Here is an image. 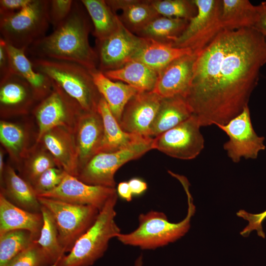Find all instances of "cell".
Listing matches in <instances>:
<instances>
[{
	"mask_svg": "<svg viewBox=\"0 0 266 266\" xmlns=\"http://www.w3.org/2000/svg\"><path fill=\"white\" fill-rule=\"evenodd\" d=\"M72 0H49L48 16L50 24L54 29L69 15L73 4Z\"/></svg>",
	"mask_w": 266,
	"mask_h": 266,
	"instance_id": "obj_39",
	"label": "cell"
},
{
	"mask_svg": "<svg viewBox=\"0 0 266 266\" xmlns=\"http://www.w3.org/2000/svg\"><path fill=\"white\" fill-rule=\"evenodd\" d=\"M0 183V193L10 202L31 212H41V205L33 186L16 173L11 164L5 165Z\"/></svg>",
	"mask_w": 266,
	"mask_h": 266,
	"instance_id": "obj_21",
	"label": "cell"
},
{
	"mask_svg": "<svg viewBox=\"0 0 266 266\" xmlns=\"http://www.w3.org/2000/svg\"><path fill=\"white\" fill-rule=\"evenodd\" d=\"M34 133L30 123L0 120L1 145L8 154L11 165L15 169L36 143L37 134Z\"/></svg>",
	"mask_w": 266,
	"mask_h": 266,
	"instance_id": "obj_19",
	"label": "cell"
},
{
	"mask_svg": "<svg viewBox=\"0 0 266 266\" xmlns=\"http://www.w3.org/2000/svg\"><path fill=\"white\" fill-rule=\"evenodd\" d=\"M145 39L143 46L132 61L141 62L158 73L175 60L193 53L189 48L175 47L170 44Z\"/></svg>",
	"mask_w": 266,
	"mask_h": 266,
	"instance_id": "obj_28",
	"label": "cell"
},
{
	"mask_svg": "<svg viewBox=\"0 0 266 266\" xmlns=\"http://www.w3.org/2000/svg\"><path fill=\"white\" fill-rule=\"evenodd\" d=\"M98 42L99 69L104 72L119 68L131 61L143 46L145 39L129 31L120 20L112 34Z\"/></svg>",
	"mask_w": 266,
	"mask_h": 266,
	"instance_id": "obj_13",
	"label": "cell"
},
{
	"mask_svg": "<svg viewBox=\"0 0 266 266\" xmlns=\"http://www.w3.org/2000/svg\"><path fill=\"white\" fill-rule=\"evenodd\" d=\"M32 0H0V17L16 13L27 6Z\"/></svg>",
	"mask_w": 266,
	"mask_h": 266,
	"instance_id": "obj_41",
	"label": "cell"
},
{
	"mask_svg": "<svg viewBox=\"0 0 266 266\" xmlns=\"http://www.w3.org/2000/svg\"><path fill=\"white\" fill-rule=\"evenodd\" d=\"M116 191L118 196L124 200L130 202L132 200L133 195L128 182H120L117 185Z\"/></svg>",
	"mask_w": 266,
	"mask_h": 266,
	"instance_id": "obj_44",
	"label": "cell"
},
{
	"mask_svg": "<svg viewBox=\"0 0 266 266\" xmlns=\"http://www.w3.org/2000/svg\"><path fill=\"white\" fill-rule=\"evenodd\" d=\"M38 101L30 85L12 72L0 79V115L3 119L31 114Z\"/></svg>",
	"mask_w": 266,
	"mask_h": 266,
	"instance_id": "obj_15",
	"label": "cell"
},
{
	"mask_svg": "<svg viewBox=\"0 0 266 266\" xmlns=\"http://www.w3.org/2000/svg\"><path fill=\"white\" fill-rule=\"evenodd\" d=\"M162 98L153 92H138L128 102L119 124L125 132L150 136Z\"/></svg>",
	"mask_w": 266,
	"mask_h": 266,
	"instance_id": "obj_16",
	"label": "cell"
},
{
	"mask_svg": "<svg viewBox=\"0 0 266 266\" xmlns=\"http://www.w3.org/2000/svg\"><path fill=\"white\" fill-rule=\"evenodd\" d=\"M48 261L34 241L26 250L10 261L6 266H48Z\"/></svg>",
	"mask_w": 266,
	"mask_h": 266,
	"instance_id": "obj_37",
	"label": "cell"
},
{
	"mask_svg": "<svg viewBox=\"0 0 266 266\" xmlns=\"http://www.w3.org/2000/svg\"><path fill=\"white\" fill-rule=\"evenodd\" d=\"M6 43L11 71L22 77L30 85L39 102L51 92L52 81L35 70L31 60L27 56L26 50Z\"/></svg>",
	"mask_w": 266,
	"mask_h": 266,
	"instance_id": "obj_23",
	"label": "cell"
},
{
	"mask_svg": "<svg viewBox=\"0 0 266 266\" xmlns=\"http://www.w3.org/2000/svg\"><path fill=\"white\" fill-rule=\"evenodd\" d=\"M37 197L41 205L49 211L55 221L65 253L69 252L76 241L93 224L100 211L92 205Z\"/></svg>",
	"mask_w": 266,
	"mask_h": 266,
	"instance_id": "obj_7",
	"label": "cell"
},
{
	"mask_svg": "<svg viewBox=\"0 0 266 266\" xmlns=\"http://www.w3.org/2000/svg\"><path fill=\"white\" fill-rule=\"evenodd\" d=\"M35 70L47 76L75 100L85 112L98 110L101 96L86 67L75 63L31 58Z\"/></svg>",
	"mask_w": 266,
	"mask_h": 266,
	"instance_id": "obj_5",
	"label": "cell"
},
{
	"mask_svg": "<svg viewBox=\"0 0 266 266\" xmlns=\"http://www.w3.org/2000/svg\"><path fill=\"white\" fill-rule=\"evenodd\" d=\"M106 2L115 12L121 10L119 17L129 31L136 34L147 24L161 16L154 8L151 0H106Z\"/></svg>",
	"mask_w": 266,
	"mask_h": 266,
	"instance_id": "obj_25",
	"label": "cell"
},
{
	"mask_svg": "<svg viewBox=\"0 0 266 266\" xmlns=\"http://www.w3.org/2000/svg\"><path fill=\"white\" fill-rule=\"evenodd\" d=\"M58 260V261H59ZM58 261L57 262H56V263H55L54 264H52L51 265H49L48 266H57V264H58Z\"/></svg>",
	"mask_w": 266,
	"mask_h": 266,
	"instance_id": "obj_49",
	"label": "cell"
},
{
	"mask_svg": "<svg viewBox=\"0 0 266 266\" xmlns=\"http://www.w3.org/2000/svg\"><path fill=\"white\" fill-rule=\"evenodd\" d=\"M143 266V257L142 255H140L135 260L134 266Z\"/></svg>",
	"mask_w": 266,
	"mask_h": 266,
	"instance_id": "obj_48",
	"label": "cell"
},
{
	"mask_svg": "<svg viewBox=\"0 0 266 266\" xmlns=\"http://www.w3.org/2000/svg\"><path fill=\"white\" fill-rule=\"evenodd\" d=\"M128 182L133 196H140L147 189V183L139 178H132Z\"/></svg>",
	"mask_w": 266,
	"mask_h": 266,
	"instance_id": "obj_43",
	"label": "cell"
},
{
	"mask_svg": "<svg viewBox=\"0 0 266 266\" xmlns=\"http://www.w3.org/2000/svg\"><path fill=\"white\" fill-rule=\"evenodd\" d=\"M103 72L110 79L124 82L139 92L152 91L158 75L144 64L133 60L119 68Z\"/></svg>",
	"mask_w": 266,
	"mask_h": 266,
	"instance_id": "obj_30",
	"label": "cell"
},
{
	"mask_svg": "<svg viewBox=\"0 0 266 266\" xmlns=\"http://www.w3.org/2000/svg\"><path fill=\"white\" fill-rule=\"evenodd\" d=\"M236 215L248 222L247 226L240 233L241 235L247 237L252 231L256 230L259 236L265 237L262 224L266 218V210L259 214H252L244 210H240Z\"/></svg>",
	"mask_w": 266,
	"mask_h": 266,
	"instance_id": "obj_40",
	"label": "cell"
},
{
	"mask_svg": "<svg viewBox=\"0 0 266 266\" xmlns=\"http://www.w3.org/2000/svg\"><path fill=\"white\" fill-rule=\"evenodd\" d=\"M41 213H33L14 205L0 193V236L17 230L30 232L36 240L43 225Z\"/></svg>",
	"mask_w": 266,
	"mask_h": 266,
	"instance_id": "obj_22",
	"label": "cell"
},
{
	"mask_svg": "<svg viewBox=\"0 0 266 266\" xmlns=\"http://www.w3.org/2000/svg\"><path fill=\"white\" fill-rule=\"evenodd\" d=\"M193 115L190 106L183 97L162 99L151 127L150 136L152 138L157 136L186 121Z\"/></svg>",
	"mask_w": 266,
	"mask_h": 266,
	"instance_id": "obj_26",
	"label": "cell"
},
{
	"mask_svg": "<svg viewBox=\"0 0 266 266\" xmlns=\"http://www.w3.org/2000/svg\"><path fill=\"white\" fill-rule=\"evenodd\" d=\"M198 118L191 117L153 138L152 148L176 159L192 160L203 150L204 139Z\"/></svg>",
	"mask_w": 266,
	"mask_h": 266,
	"instance_id": "obj_11",
	"label": "cell"
},
{
	"mask_svg": "<svg viewBox=\"0 0 266 266\" xmlns=\"http://www.w3.org/2000/svg\"><path fill=\"white\" fill-rule=\"evenodd\" d=\"M5 150L3 148L0 149V179L2 177L5 168V165L4 162V156Z\"/></svg>",
	"mask_w": 266,
	"mask_h": 266,
	"instance_id": "obj_46",
	"label": "cell"
},
{
	"mask_svg": "<svg viewBox=\"0 0 266 266\" xmlns=\"http://www.w3.org/2000/svg\"><path fill=\"white\" fill-rule=\"evenodd\" d=\"M94 25L93 34L98 41L112 34L120 22L119 16L104 0H81Z\"/></svg>",
	"mask_w": 266,
	"mask_h": 266,
	"instance_id": "obj_31",
	"label": "cell"
},
{
	"mask_svg": "<svg viewBox=\"0 0 266 266\" xmlns=\"http://www.w3.org/2000/svg\"><path fill=\"white\" fill-rule=\"evenodd\" d=\"M35 241L29 231L17 230L0 236V266H6Z\"/></svg>",
	"mask_w": 266,
	"mask_h": 266,
	"instance_id": "obj_35",
	"label": "cell"
},
{
	"mask_svg": "<svg viewBox=\"0 0 266 266\" xmlns=\"http://www.w3.org/2000/svg\"><path fill=\"white\" fill-rule=\"evenodd\" d=\"M253 28L266 38V13L260 14Z\"/></svg>",
	"mask_w": 266,
	"mask_h": 266,
	"instance_id": "obj_45",
	"label": "cell"
},
{
	"mask_svg": "<svg viewBox=\"0 0 266 266\" xmlns=\"http://www.w3.org/2000/svg\"><path fill=\"white\" fill-rule=\"evenodd\" d=\"M90 71L98 91L119 123L127 103L138 91L126 83L110 79L99 69Z\"/></svg>",
	"mask_w": 266,
	"mask_h": 266,
	"instance_id": "obj_24",
	"label": "cell"
},
{
	"mask_svg": "<svg viewBox=\"0 0 266 266\" xmlns=\"http://www.w3.org/2000/svg\"><path fill=\"white\" fill-rule=\"evenodd\" d=\"M266 63V38L254 28L223 29L197 55L184 98L201 127L224 125L248 106Z\"/></svg>",
	"mask_w": 266,
	"mask_h": 266,
	"instance_id": "obj_1",
	"label": "cell"
},
{
	"mask_svg": "<svg viewBox=\"0 0 266 266\" xmlns=\"http://www.w3.org/2000/svg\"><path fill=\"white\" fill-rule=\"evenodd\" d=\"M181 182L186 192L188 203L187 214L183 220L171 223L164 213L151 210L140 214L137 228L128 233H121L117 236V239L126 245L151 250L166 246L185 235L190 229L191 219L195 214L196 207L189 191L187 179H183Z\"/></svg>",
	"mask_w": 266,
	"mask_h": 266,
	"instance_id": "obj_3",
	"label": "cell"
},
{
	"mask_svg": "<svg viewBox=\"0 0 266 266\" xmlns=\"http://www.w3.org/2000/svg\"><path fill=\"white\" fill-rule=\"evenodd\" d=\"M189 21L160 16L135 34L143 38L171 45L186 29Z\"/></svg>",
	"mask_w": 266,
	"mask_h": 266,
	"instance_id": "obj_32",
	"label": "cell"
},
{
	"mask_svg": "<svg viewBox=\"0 0 266 266\" xmlns=\"http://www.w3.org/2000/svg\"><path fill=\"white\" fill-rule=\"evenodd\" d=\"M89 17L81 0H74L67 17L50 34L29 47L26 54L31 58L71 62L89 70L97 69V53L89 41Z\"/></svg>",
	"mask_w": 266,
	"mask_h": 266,
	"instance_id": "obj_2",
	"label": "cell"
},
{
	"mask_svg": "<svg viewBox=\"0 0 266 266\" xmlns=\"http://www.w3.org/2000/svg\"><path fill=\"white\" fill-rule=\"evenodd\" d=\"M83 111L77 102L52 81L51 92L37 103L31 113L37 125L36 142L47 132L56 127H64L73 132Z\"/></svg>",
	"mask_w": 266,
	"mask_h": 266,
	"instance_id": "obj_9",
	"label": "cell"
},
{
	"mask_svg": "<svg viewBox=\"0 0 266 266\" xmlns=\"http://www.w3.org/2000/svg\"><path fill=\"white\" fill-rule=\"evenodd\" d=\"M152 4L161 16L190 20L197 13L193 0H154Z\"/></svg>",
	"mask_w": 266,
	"mask_h": 266,
	"instance_id": "obj_36",
	"label": "cell"
},
{
	"mask_svg": "<svg viewBox=\"0 0 266 266\" xmlns=\"http://www.w3.org/2000/svg\"><path fill=\"white\" fill-rule=\"evenodd\" d=\"M9 58L6 47V43L0 38V79L10 73Z\"/></svg>",
	"mask_w": 266,
	"mask_h": 266,
	"instance_id": "obj_42",
	"label": "cell"
},
{
	"mask_svg": "<svg viewBox=\"0 0 266 266\" xmlns=\"http://www.w3.org/2000/svg\"><path fill=\"white\" fill-rule=\"evenodd\" d=\"M117 194L111 197L93 224L75 242L67 255L58 261L57 266H91L102 257L110 240L121 233L115 221Z\"/></svg>",
	"mask_w": 266,
	"mask_h": 266,
	"instance_id": "obj_4",
	"label": "cell"
},
{
	"mask_svg": "<svg viewBox=\"0 0 266 266\" xmlns=\"http://www.w3.org/2000/svg\"><path fill=\"white\" fill-rule=\"evenodd\" d=\"M153 140L152 137H145L118 151L98 153L86 163L76 177L89 185L115 188L114 175L118 169L153 149Z\"/></svg>",
	"mask_w": 266,
	"mask_h": 266,
	"instance_id": "obj_8",
	"label": "cell"
},
{
	"mask_svg": "<svg viewBox=\"0 0 266 266\" xmlns=\"http://www.w3.org/2000/svg\"><path fill=\"white\" fill-rule=\"evenodd\" d=\"M197 13L171 45L189 48L198 54L223 30L220 23L222 0H193Z\"/></svg>",
	"mask_w": 266,
	"mask_h": 266,
	"instance_id": "obj_10",
	"label": "cell"
},
{
	"mask_svg": "<svg viewBox=\"0 0 266 266\" xmlns=\"http://www.w3.org/2000/svg\"><path fill=\"white\" fill-rule=\"evenodd\" d=\"M38 142L51 154L57 167L77 177V151L73 131L64 127H56L44 133Z\"/></svg>",
	"mask_w": 266,
	"mask_h": 266,
	"instance_id": "obj_20",
	"label": "cell"
},
{
	"mask_svg": "<svg viewBox=\"0 0 266 266\" xmlns=\"http://www.w3.org/2000/svg\"><path fill=\"white\" fill-rule=\"evenodd\" d=\"M66 172L57 166L51 167L42 173L33 187L37 196L49 192L62 182Z\"/></svg>",
	"mask_w": 266,
	"mask_h": 266,
	"instance_id": "obj_38",
	"label": "cell"
},
{
	"mask_svg": "<svg viewBox=\"0 0 266 266\" xmlns=\"http://www.w3.org/2000/svg\"><path fill=\"white\" fill-rule=\"evenodd\" d=\"M116 194L115 188L89 185L66 172L56 188L38 197L76 204L92 205L100 211L107 200Z\"/></svg>",
	"mask_w": 266,
	"mask_h": 266,
	"instance_id": "obj_14",
	"label": "cell"
},
{
	"mask_svg": "<svg viewBox=\"0 0 266 266\" xmlns=\"http://www.w3.org/2000/svg\"><path fill=\"white\" fill-rule=\"evenodd\" d=\"M57 166L48 151L36 142L29 151L17 168L19 175L32 186L39 176L47 169Z\"/></svg>",
	"mask_w": 266,
	"mask_h": 266,
	"instance_id": "obj_33",
	"label": "cell"
},
{
	"mask_svg": "<svg viewBox=\"0 0 266 266\" xmlns=\"http://www.w3.org/2000/svg\"><path fill=\"white\" fill-rule=\"evenodd\" d=\"M260 14L266 13V1L258 5Z\"/></svg>",
	"mask_w": 266,
	"mask_h": 266,
	"instance_id": "obj_47",
	"label": "cell"
},
{
	"mask_svg": "<svg viewBox=\"0 0 266 266\" xmlns=\"http://www.w3.org/2000/svg\"><path fill=\"white\" fill-rule=\"evenodd\" d=\"M197 55L193 53L180 57L159 72L152 92L162 99L179 96L184 98L190 86Z\"/></svg>",
	"mask_w": 266,
	"mask_h": 266,
	"instance_id": "obj_18",
	"label": "cell"
},
{
	"mask_svg": "<svg viewBox=\"0 0 266 266\" xmlns=\"http://www.w3.org/2000/svg\"><path fill=\"white\" fill-rule=\"evenodd\" d=\"M97 109L102 118L104 129L103 139L100 152L116 151L147 137L124 132L102 97L99 101Z\"/></svg>",
	"mask_w": 266,
	"mask_h": 266,
	"instance_id": "obj_27",
	"label": "cell"
},
{
	"mask_svg": "<svg viewBox=\"0 0 266 266\" xmlns=\"http://www.w3.org/2000/svg\"><path fill=\"white\" fill-rule=\"evenodd\" d=\"M48 3L49 0H32L20 11L0 17V37L26 50L46 35L50 24Z\"/></svg>",
	"mask_w": 266,
	"mask_h": 266,
	"instance_id": "obj_6",
	"label": "cell"
},
{
	"mask_svg": "<svg viewBox=\"0 0 266 266\" xmlns=\"http://www.w3.org/2000/svg\"><path fill=\"white\" fill-rule=\"evenodd\" d=\"M260 13L248 0H222L220 23L223 29L253 28Z\"/></svg>",
	"mask_w": 266,
	"mask_h": 266,
	"instance_id": "obj_29",
	"label": "cell"
},
{
	"mask_svg": "<svg viewBox=\"0 0 266 266\" xmlns=\"http://www.w3.org/2000/svg\"><path fill=\"white\" fill-rule=\"evenodd\" d=\"M43 225L38 238L35 242L45 254L50 265L57 262L65 255L61 244L58 231L49 211L41 205Z\"/></svg>",
	"mask_w": 266,
	"mask_h": 266,
	"instance_id": "obj_34",
	"label": "cell"
},
{
	"mask_svg": "<svg viewBox=\"0 0 266 266\" xmlns=\"http://www.w3.org/2000/svg\"><path fill=\"white\" fill-rule=\"evenodd\" d=\"M73 134L77 151L78 174L86 163L100 152L104 129L102 118L98 110L83 111L75 124Z\"/></svg>",
	"mask_w": 266,
	"mask_h": 266,
	"instance_id": "obj_17",
	"label": "cell"
},
{
	"mask_svg": "<svg viewBox=\"0 0 266 266\" xmlns=\"http://www.w3.org/2000/svg\"><path fill=\"white\" fill-rule=\"evenodd\" d=\"M216 126L229 137L223 148L234 163L242 158L256 159L259 153L266 149L265 137L258 136L254 130L248 106L226 124Z\"/></svg>",
	"mask_w": 266,
	"mask_h": 266,
	"instance_id": "obj_12",
	"label": "cell"
}]
</instances>
